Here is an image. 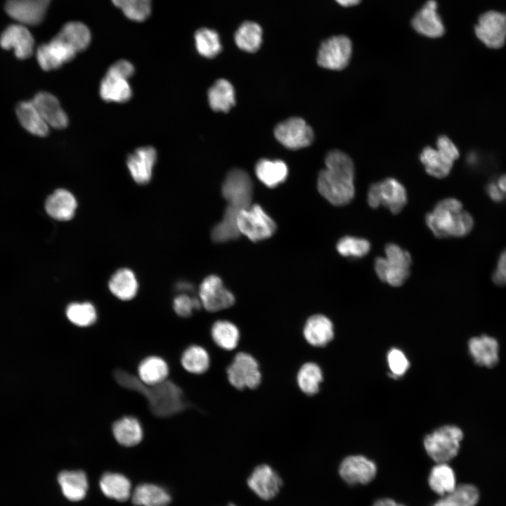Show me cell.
I'll use <instances>...</instances> for the list:
<instances>
[{"label": "cell", "mask_w": 506, "mask_h": 506, "mask_svg": "<svg viewBox=\"0 0 506 506\" xmlns=\"http://www.w3.org/2000/svg\"><path fill=\"white\" fill-rule=\"evenodd\" d=\"M325 168L318 176L320 194L335 206H344L351 202L355 195L354 164L345 153L333 150L325 159Z\"/></svg>", "instance_id": "cell-1"}, {"label": "cell", "mask_w": 506, "mask_h": 506, "mask_svg": "<svg viewBox=\"0 0 506 506\" xmlns=\"http://www.w3.org/2000/svg\"><path fill=\"white\" fill-rule=\"evenodd\" d=\"M426 223L434 236L439 238H462L474 227V219L462 202L448 197L439 201L432 212L427 214Z\"/></svg>", "instance_id": "cell-2"}, {"label": "cell", "mask_w": 506, "mask_h": 506, "mask_svg": "<svg viewBox=\"0 0 506 506\" xmlns=\"http://www.w3.org/2000/svg\"><path fill=\"white\" fill-rule=\"evenodd\" d=\"M385 257L375 261V271L379 279L393 287L402 285L410 275L411 256L394 243L387 245Z\"/></svg>", "instance_id": "cell-3"}, {"label": "cell", "mask_w": 506, "mask_h": 506, "mask_svg": "<svg viewBox=\"0 0 506 506\" xmlns=\"http://www.w3.org/2000/svg\"><path fill=\"white\" fill-rule=\"evenodd\" d=\"M226 373L229 384L240 391L255 389L262 380L259 361L253 355L243 351H235Z\"/></svg>", "instance_id": "cell-4"}, {"label": "cell", "mask_w": 506, "mask_h": 506, "mask_svg": "<svg viewBox=\"0 0 506 506\" xmlns=\"http://www.w3.org/2000/svg\"><path fill=\"white\" fill-rule=\"evenodd\" d=\"M463 432L455 425H445L428 434L424 446L428 455L437 463L454 458L460 448Z\"/></svg>", "instance_id": "cell-5"}, {"label": "cell", "mask_w": 506, "mask_h": 506, "mask_svg": "<svg viewBox=\"0 0 506 506\" xmlns=\"http://www.w3.org/2000/svg\"><path fill=\"white\" fill-rule=\"evenodd\" d=\"M436 147V149L430 146L425 147L420 159L428 174L437 179H443L450 174L453 162L459 157V150L445 135L438 138Z\"/></svg>", "instance_id": "cell-6"}, {"label": "cell", "mask_w": 506, "mask_h": 506, "mask_svg": "<svg viewBox=\"0 0 506 506\" xmlns=\"http://www.w3.org/2000/svg\"><path fill=\"white\" fill-rule=\"evenodd\" d=\"M237 225L240 234L253 242L270 238L276 230L275 221L259 205L241 209L237 216Z\"/></svg>", "instance_id": "cell-7"}, {"label": "cell", "mask_w": 506, "mask_h": 506, "mask_svg": "<svg viewBox=\"0 0 506 506\" xmlns=\"http://www.w3.org/2000/svg\"><path fill=\"white\" fill-rule=\"evenodd\" d=\"M407 202L404 186L394 178H387L370 185L368 192V203L376 209L383 206L392 213L398 214Z\"/></svg>", "instance_id": "cell-8"}, {"label": "cell", "mask_w": 506, "mask_h": 506, "mask_svg": "<svg viewBox=\"0 0 506 506\" xmlns=\"http://www.w3.org/2000/svg\"><path fill=\"white\" fill-rule=\"evenodd\" d=\"M221 192L228 206L241 210L252 205L253 185L249 174L243 169H233L227 174Z\"/></svg>", "instance_id": "cell-9"}, {"label": "cell", "mask_w": 506, "mask_h": 506, "mask_svg": "<svg viewBox=\"0 0 506 506\" xmlns=\"http://www.w3.org/2000/svg\"><path fill=\"white\" fill-rule=\"evenodd\" d=\"M352 53V44L346 36H334L325 40L320 45L318 64L324 68L341 70L349 63Z\"/></svg>", "instance_id": "cell-10"}, {"label": "cell", "mask_w": 506, "mask_h": 506, "mask_svg": "<svg viewBox=\"0 0 506 506\" xmlns=\"http://www.w3.org/2000/svg\"><path fill=\"white\" fill-rule=\"evenodd\" d=\"M202 306L209 313H217L229 309L235 304V297L226 289L216 275L206 277L199 287Z\"/></svg>", "instance_id": "cell-11"}, {"label": "cell", "mask_w": 506, "mask_h": 506, "mask_svg": "<svg viewBox=\"0 0 506 506\" xmlns=\"http://www.w3.org/2000/svg\"><path fill=\"white\" fill-rule=\"evenodd\" d=\"M477 38L487 47L501 48L506 41V13L488 11L481 14L474 27Z\"/></svg>", "instance_id": "cell-12"}, {"label": "cell", "mask_w": 506, "mask_h": 506, "mask_svg": "<svg viewBox=\"0 0 506 506\" xmlns=\"http://www.w3.org/2000/svg\"><path fill=\"white\" fill-rule=\"evenodd\" d=\"M77 53L72 46L58 32L50 41L37 48L36 57L41 68L50 71L70 62Z\"/></svg>", "instance_id": "cell-13"}, {"label": "cell", "mask_w": 506, "mask_h": 506, "mask_svg": "<svg viewBox=\"0 0 506 506\" xmlns=\"http://www.w3.org/2000/svg\"><path fill=\"white\" fill-rule=\"evenodd\" d=\"M274 135L282 145L292 150L307 147L314 138L311 127L299 117H290L277 124Z\"/></svg>", "instance_id": "cell-14"}, {"label": "cell", "mask_w": 506, "mask_h": 506, "mask_svg": "<svg viewBox=\"0 0 506 506\" xmlns=\"http://www.w3.org/2000/svg\"><path fill=\"white\" fill-rule=\"evenodd\" d=\"M51 0H6V13L18 23L34 26L44 20Z\"/></svg>", "instance_id": "cell-15"}, {"label": "cell", "mask_w": 506, "mask_h": 506, "mask_svg": "<svg viewBox=\"0 0 506 506\" xmlns=\"http://www.w3.org/2000/svg\"><path fill=\"white\" fill-rule=\"evenodd\" d=\"M249 488L261 499L275 498L283 486L279 474L269 465L261 463L254 467L247 479Z\"/></svg>", "instance_id": "cell-16"}, {"label": "cell", "mask_w": 506, "mask_h": 506, "mask_svg": "<svg viewBox=\"0 0 506 506\" xmlns=\"http://www.w3.org/2000/svg\"><path fill=\"white\" fill-rule=\"evenodd\" d=\"M339 474L348 484L365 485L375 477L377 466L372 460L363 455H350L342 461Z\"/></svg>", "instance_id": "cell-17"}, {"label": "cell", "mask_w": 506, "mask_h": 506, "mask_svg": "<svg viewBox=\"0 0 506 506\" xmlns=\"http://www.w3.org/2000/svg\"><path fill=\"white\" fill-rule=\"evenodd\" d=\"M0 46L6 50L13 48L18 58L26 59L33 53L34 39L25 25L12 24L1 33Z\"/></svg>", "instance_id": "cell-18"}, {"label": "cell", "mask_w": 506, "mask_h": 506, "mask_svg": "<svg viewBox=\"0 0 506 506\" xmlns=\"http://www.w3.org/2000/svg\"><path fill=\"white\" fill-rule=\"evenodd\" d=\"M305 342L316 349L325 347L334 338V325L331 320L320 313L308 317L302 326Z\"/></svg>", "instance_id": "cell-19"}, {"label": "cell", "mask_w": 506, "mask_h": 506, "mask_svg": "<svg viewBox=\"0 0 506 506\" xmlns=\"http://www.w3.org/2000/svg\"><path fill=\"white\" fill-rule=\"evenodd\" d=\"M157 160V151L152 146L137 148L129 155L127 168L134 181L140 185L148 183L152 178Z\"/></svg>", "instance_id": "cell-20"}, {"label": "cell", "mask_w": 506, "mask_h": 506, "mask_svg": "<svg viewBox=\"0 0 506 506\" xmlns=\"http://www.w3.org/2000/svg\"><path fill=\"white\" fill-rule=\"evenodd\" d=\"M32 100L49 126L62 129L68 125L67 115L54 95L46 91H40Z\"/></svg>", "instance_id": "cell-21"}, {"label": "cell", "mask_w": 506, "mask_h": 506, "mask_svg": "<svg viewBox=\"0 0 506 506\" xmlns=\"http://www.w3.org/2000/svg\"><path fill=\"white\" fill-rule=\"evenodd\" d=\"M436 9V1L428 0L413 18V27L418 33L430 38L442 36L445 27Z\"/></svg>", "instance_id": "cell-22"}, {"label": "cell", "mask_w": 506, "mask_h": 506, "mask_svg": "<svg viewBox=\"0 0 506 506\" xmlns=\"http://www.w3.org/2000/svg\"><path fill=\"white\" fill-rule=\"evenodd\" d=\"M468 349L478 365L491 368L499 361V344L493 337L482 335L472 337L468 342Z\"/></svg>", "instance_id": "cell-23"}, {"label": "cell", "mask_w": 506, "mask_h": 506, "mask_svg": "<svg viewBox=\"0 0 506 506\" xmlns=\"http://www.w3.org/2000/svg\"><path fill=\"white\" fill-rule=\"evenodd\" d=\"M209 333L213 343L218 348L226 351H236L241 333L233 321L226 318L216 319L212 323Z\"/></svg>", "instance_id": "cell-24"}, {"label": "cell", "mask_w": 506, "mask_h": 506, "mask_svg": "<svg viewBox=\"0 0 506 506\" xmlns=\"http://www.w3.org/2000/svg\"><path fill=\"white\" fill-rule=\"evenodd\" d=\"M77 200L69 190L60 188L51 194L45 202L47 214L54 219L67 221L71 219L77 209Z\"/></svg>", "instance_id": "cell-25"}, {"label": "cell", "mask_w": 506, "mask_h": 506, "mask_svg": "<svg viewBox=\"0 0 506 506\" xmlns=\"http://www.w3.org/2000/svg\"><path fill=\"white\" fill-rule=\"evenodd\" d=\"M179 363L186 372L193 375H201L206 373L210 368V354L205 346L198 344H191L182 351Z\"/></svg>", "instance_id": "cell-26"}, {"label": "cell", "mask_w": 506, "mask_h": 506, "mask_svg": "<svg viewBox=\"0 0 506 506\" xmlns=\"http://www.w3.org/2000/svg\"><path fill=\"white\" fill-rule=\"evenodd\" d=\"M99 93L105 101L125 103L131 98L132 89L128 79L107 72L100 82Z\"/></svg>", "instance_id": "cell-27"}, {"label": "cell", "mask_w": 506, "mask_h": 506, "mask_svg": "<svg viewBox=\"0 0 506 506\" xmlns=\"http://www.w3.org/2000/svg\"><path fill=\"white\" fill-rule=\"evenodd\" d=\"M323 377V371L320 365L315 361H309L304 362L298 369L296 382L301 393L307 396H313L320 391Z\"/></svg>", "instance_id": "cell-28"}, {"label": "cell", "mask_w": 506, "mask_h": 506, "mask_svg": "<svg viewBox=\"0 0 506 506\" xmlns=\"http://www.w3.org/2000/svg\"><path fill=\"white\" fill-rule=\"evenodd\" d=\"M20 124L32 135L44 137L49 132V126L42 118L32 100L22 101L16 108Z\"/></svg>", "instance_id": "cell-29"}, {"label": "cell", "mask_w": 506, "mask_h": 506, "mask_svg": "<svg viewBox=\"0 0 506 506\" xmlns=\"http://www.w3.org/2000/svg\"><path fill=\"white\" fill-rule=\"evenodd\" d=\"M58 481L63 494L69 500L79 501L86 496L88 481L83 471H62L58 475Z\"/></svg>", "instance_id": "cell-30"}, {"label": "cell", "mask_w": 506, "mask_h": 506, "mask_svg": "<svg viewBox=\"0 0 506 506\" xmlns=\"http://www.w3.org/2000/svg\"><path fill=\"white\" fill-rule=\"evenodd\" d=\"M169 373L167 363L157 356L144 358L138 367L140 379L148 386H153L165 381Z\"/></svg>", "instance_id": "cell-31"}, {"label": "cell", "mask_w": 506, "mask_h": 506, "mask_svg": "<svg viewBox=\"0 0 506 506\" xmlns=\"http://www.w3.org/2000/svg\"><path fill=\"white\" fill-rule=\"evenodd\" d=\"M112 433L116 441L126 447L138 444L143 438V429L139 421L130 416L124 417L115 422Z\"/></svg>", "instance_id": "cell-32"}, {"label": "cell", "mask_w": 506, "mask_h": 506, "mask_svg": "<svg viewBox=\"0 0 506 506\" xmlns=\"http://www.w3.org/2000/svg\"><path fill=\"white\" fill-rule=\"evenodd\" d=\"M207 94L209 106L216 112H227L235 103L233 86L224 79L216 80Z\"/></svg>", "instance_id": "cell-33"}, {"label": "cell", "mask_w": 506, "mask_h": 506, "mask_svg": "<svg viewBox=\"0 0 506 506\" xmlns=\"http://www.w3.org/2000/svg\"><path fill=\"white\" fill-rule=\"evenodd\" d=\"M255 173L264 185L274 188L285 181L288 169L286 164L282 160L272 161L262 159L257 163Z\"/></svg>", "instance_id": "cell-34"}, {"label": "cell", "mask_w": 506, "mask_h": 506, "mask_svg": "<svg viewBox=\"0 0 506 506\" xmlns=\"http://www.w3.org/2000/svg\"><path fill=\"white\" fill-rule=\"evenodd\" d=\"M108 286L116 297L124 301L133 299L138 290L136 276L129 268L117 270L110 279Z\"/></svg>", "instance_id": "cell-35"}, {"label": "cell", "mask_w": 506, "mask_h": 506, "mask_svg": "<svg viewBox=\"0 0 506 506\" xmlns=\"http://www.w3.org/2000/svg\"><path fill=\"white\" fill-rule=\"evenodd\" d=\"M170 501L169 494L154 484H140L132 495V502L136 506H167Z\"/></svg>", "instance_id": "cell-36"}, {"label": "cell", "mask_w": 506, "mask_h": 506, "mask_svg": "<svg viewBox=\"0 0 506 506\" xmlns=\"http://www.w3.org/2000/svg\"><path fill=\"white\" fill-rule=\"evenodd\" d=\"M428 484L434 492L443 496L456 487L455 472L447 462H439L431 469Z\"/></svg>", "instance_id": "cell-37"}, {"label": "cell", "mask_w": 506, "mask_h": 506, "mask_svg": "<svg viewBox=\"0 0 506 506\" xmlns=\"http://www.w3.org/2000/svg\"><path fill=\"white\" fill-rule=\"evenodd\" d=\"M100 487L105 496L117 501H126L130 496L131 483L120 474L105 473L100 479Z\"/></svg>", "instance_id": "cell-38"}, {"label": "cell", "mask_w": 506, "mask_h": 506, "mask_svg": "<svg viewBox=\"0 0 506 506\" xmlns=\"http://www.w3.org/2000/svg\"><path fill=\"white\" fill-rule=\"evenodd\" d=\"M240 210L227 205L222 220L212 229L211 237L215 242H226L239 238L237 216Z\"/></svg>", "instance_id": "cell-39"}, {"label": "cell", "mask_w": 506, "mask_h": 506, "mask_svg": "<svg viewBox=\"0 0 506 506\" xmlns=\"http://www.w3.org/2000/svg\"><path fill=\"white\" fill-rule=\"evenodd\" d=\"M479 496L478 489L474 486L462 484L443 495L432 506H475Z\"/></svg>", "instance_id": "cell-40"}, {"label": "cell", "mask_w": 506, "mask_h": 506, "mask_svg": "<svg viewBox=\"0 0 506 506\" xmlns=\"http://www.w3.org/2000/svg\"><path fill=\"white\" fill-rule=\"evenodd\" d=\"M234 39L236 45L241 50L254 53L261 44V27L256 22H245L235 32Z\"/></svg>", "instance_id": "cell-41"}, {"label": "cell", "mask_w": 506, "mask_h": 506, "mask_svg": "<svg viewBox=\"0 0 506 506\" xmlns=\"http://www.w3.org/2000/svg\"><path fill=\"white\" fill-rule=\"evenodd\" d=\"M58 33L79 53L84 51L91 42V32L81 22H69L65 24Z\"/></svg>", "instance_id": "cell-42"}, {"label": "cell", "mask_w": 506, "mask_h": 506, "mask_svg": "<svg viewBox=\"0 0 506 506\" xmlns=\"http://www.w3.org/2000/svg\"><path fill=\"white\" fill-rule=\"evenodd\" d=\"M195 47L200 55L207 58L216 56L221 51L218 33L208 28H200L195 33Z\"/></svg>", "instance_id": "cell-43"}, {"label": "cell", "mask_w": 506, "mask_h": 506, "mask_svg": "<svg viewBox=\"0 0 506 506\" xmlns=\"http://www.w3.org/2000/svg\"><path fill=\"white\" fill-rule=\"evenodd\" d=\"M67 319L79 327H87L93 324L97 318L96 310L89 302H74L66 309Z\"/></svg>", "instance_id": "cell-44"}, {"label": "cell", "mask_w": 506, "mask_h": 506, "mask_svg": "<svg viewBox=\"0 0 506 506\" xmlns=\"http://www.w3.org/2000/svg\"><path fill=\"white\" fill-rule=\"evenodd\" d=\"M337 250L344 257L361 258L370 250L368 240L353 236L342 237L337 243Z\"/></svg>", "instance_id": "cell-45"}, {"label": "cell", "mask_w": 506, "mask_h": 506, "mask_svg": "<svg viewBox=\"0 0 506 506\" xmlns=\"http://www.w3.org/2000/svg\"><path fill=\"white\" fill-rule=\"evenodd\" d=\"M130 20L141 22L151 13V0H112Z\"/></svg>", "instance_id": "cell-46"}, {"label": "cell", "mask_w": 506, "mask_h": 506, "mask_svg": "<svg viewBox=\"0 0 506 506\" xmlns=\"http://www.w3.org/2000/svg\"><path fill=\"white\" fill-rule=\"evenodd\" d=\"M173 306L175 313L183 318L190 317L194 311H199L202 307L199 298L192 297L186 294L176 297Z\"/></svg>", "instance_id": "cell-47"}, {"label": "cell", "mask_w": 506, "mask_h": 506, "mask_svg": "<svg viewBox=\"0 0 506 506\" xmlns=\"http://www.w3.org/2000/svg\"><path fill=\"white\" fill-rule=\"evenodd\" d=\"M387 361L391 373V377L403 375L409 368V361L400 349L393 348L387 354Z\"/></svg>", "instance_id": "cell-48"}, {"label": "cell", "mask_w": 506, "mask_h": 506, "mask_svg": "<svg viewBox=\"0 0 506 506\" xmlns=\"http://www.w3.org/2000/svg\"><path fill=\"white\" fill-rule=\"evenodd\" d=\"M107 72L129 79L135 72L134 66L126 60H119L113 63Z\"/></svg>", "instance_id": "cell-49"}, {"label": "cell", "mask_w": 506, "mask_h": 506, "mask_svg": "<svg viewBox=\"0 0 506 506\" xmlns=\"http://www.w3.org/2000/svg\"><path fill=\"white\" fill-rule=\"evenodd\" d=\"M493 283L499 286L506 285V249L500 254L492 275Z\"/></svg>", "instance_id": "cell-50"}, {"label": "cell", "mask_w": 506, "mask_h": 506, "mask_svg": "<svg viewBox=\"0 0 506 506\" xmlns=\"http://www.w3.org/2000/svg\"><path fill=\"white\" fill-rule=\"evenodd\" d=\"M486 191L490 198L494 202H501L505 197V194L500 190L495 183H489Z\"/></svg>", "instance_id": "cell-51"}, {"label": "cell", "mask_w": 506, "mask_h": 506, "mask_svg": "<svg viewBox=\"0 0 506 506\" xmlns=\"http://www.w3.org/2000/svg\"><path fill=\"white\" fill-rule=\"evenodd\" d=\"M372 506H406L404 505L397 503L394 500L391 498H382L376 500Z\"/></svg>", "instance_id": "cell-52"}, {"label": "cell", "mask_w": 506, "mask_h": 506, "mask_svg": "<svg viewBox=\"0 0 506 506\" xmlns=\"http://www.w3.org/2000/svg\"><path fill=\"white\" fill-rule=\"evenodd\" d=\"M497 186L500 190L506 194V174L502 175L498 180Z\"/></svg>", "instance_id": "cell-53"}, {"label": "cell", "mask_w": 506, "mask_h": 506, "mask_svg": "<svg viewBox=\"0 0 506 506\" xmlns=\"http://www.w3.org/2000/svg\"><path fill=\"white\" fill-rule=\"evenodd\" d=\"M339 5L342 6H351L357 5L361 0H335Z\"/></svg>", "instance_id": "cell-54"}, {"label": "cell", "mask_w": 506, "mask_h": 506, "mask_svg": "<svg viewBox=\"0 0 506 506\" xmlns=\"http://www.w3.org/2000/svg\"><path fill=\"white\" fill-rule=\"evenodd\" d=\"M227 506H236V505H234V504H232V503H231V504H229V505H227Z\"/></svg>", "instance_id": "cell-55"}]
</instances>
